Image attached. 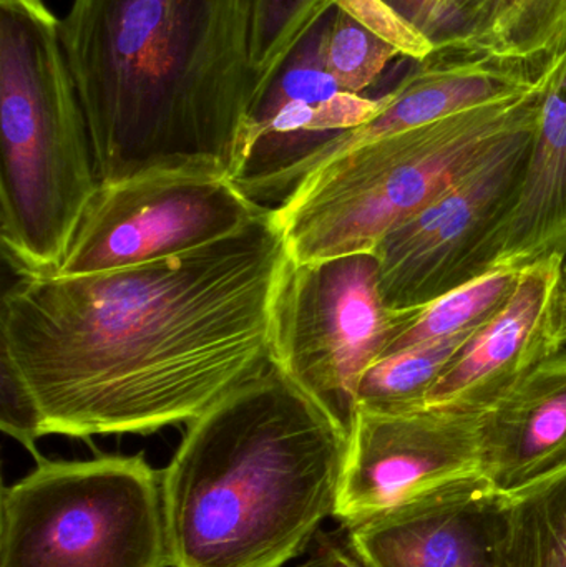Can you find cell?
<instances>
[{"instance_id": "6da1fadb", "label": "cell", "mask_w": 566, "mask_h": 567, "mask_svg": "<svg viewBox=\"0 0 566 567\" xmlns=\"http://www.w3.org/2000/svg\"><path fill=\"white\" fill-rule=\"evenodd\" d=\"M291 266L275 209L205 248L133 268L20 276L0 350L45 435L89 440L192 423L271 362Z\"/></svg>"}, {"instance_id": "7a4b0ae2", "label": "cell", "mask_w": 566, "mask_h": 567, "mask_svg": "<svg viewBox=\"0 0 566 567\" xmlns=\"http://www.w3.org/2000/svg\"><path fill=\"white\" fill-rule=\"evenodd\" d=\"M62 37L100 183L231 178L259 92L253 0H72Z\"/></svg>"}, {"instance_id": "3957f363", "label": "cell", "mask_w": 566, "mask_h": 567, "mask_svg": "<svg viewBox=\"0 0 566 567\" xmlns=\"http://www.w3.org/2000/svg\"><path fill=\"white\" fill-rule=\"evenodd\" d=\"M349 433L275 362L188 423L162 472L172 567H282L335 516Z\"/></svg>"}, {"instance_id": "277c9868", "label": "cell", "mask_w": 566, "mask_h": 567, "mask_svg": "<svg viewBox=\"0 0 566 567\" xmlns=\"http://www.w3.org/2000/svg\"><path fill=\"white\" fill-rule=\"evenodd\" d=\"M0 241L19 276L59 271L100 186L62 37L45 0H0Z\"/></svg>"}, {"instance_id": "5b68a950", "label": "cell", "mask_w": 566, "mask_h": 567, "mask_svg": "<svg viewBox=\"0 0 566 567\" xmlns=\"http://www.w3.org/2000/svg\"><path fill=\"white\" fill-rule=\"evenodd\" d=\"M548 76L521 95L368 143L309 173L275 208L291 261L374 252L455 179L537 128Z\"/></svg>"}, {"instance_id": "8992f818", "label": "cell", "mask_w": 566, "mask_h": 567, "mask_svg": "<svg viewBox=\"0 0 566 567\" xmlns=\"http://www.w3.org/2000/svg\"><path fill=\"white\" fill-rule=\"evenodd\" d=\"M0 567H172L162 472L143 453L40 460L2 488Z\"/></svg>"}, {"instance_id": "52a82bcc", "label": "cell", "mask_w": 566, "mask_h": 567, "mask_svg": "<svg viewBox=\"0 0 566 567\" xmlns=\"http://www.w3.org/2000/svg\"><path fill=\"white\" fill-rule=\"evenodd\" d=\"M395 320L375 252L291 261L276 302L271 360L349 433L362 377L384 353Z\"/></svg>"}, {"instance_id": "ba28073f", "label": "cell", "mask_w": 566, "mask_h": 567, "mask_svg": "<svg viewBox=\"0 0 566 567\" xmlns=\"http://www.w3.org/2000/svg\"><path fill=\"white\" fill-rule=\"evenodd\" d=\"M269 209L226 176L150 173L100 183L52 276L93 275L186 255L239 231Z\"/></svg>"}, {"instance_id": "9c48e42d", "label": "cell", "mask_w": 566, "mask_h": 567, "mask_svg": "<svg viewBox=\"0 0 566 567\" xmlns=\"http://www.w3.org/2000/svg\"><path fill=\"white\" fill-rule=\"evenodd\" d=\"M535 130L482 159L379 243L389 309L424 306L487 272L485 251L521 189Z\"/></svg>"}, {"instance_id": "30bf717a", "label": "cell", "mask_w": 566, "mask_h": 567, "mask_svg": "<svg viewBox=\"0 0 566 567\" xmlns=\"http://www.w3.org/2000/svg\"><path fill=\"white\" fill-rule=\"evenodd\" d=\"M487 410H356L335 518L368 522L459 480L484 475Z\"/></svg>"}, {"instance_id": "8fae6325", "label": "cell", "mask_w": 566, "mask_h": 567, "mask_svg": "<svg viewBox=\"0 0 566 567\" xmlns=\"http://www.w3.org/2000/svg\"><path fill=\"white\" fill-rule=\"evenodd\" d=\"M325 17L285 60L249 116L231 179L266 208L275 209L291 195L328 143L364 125L385 105V95L346 92L329 73L322 53Z\"/></svg>"}, {"instance_id": "7c38bea8", "label": "cell", "mask_w": 566, "mask_h": 567, "mask_svg": "<svg viewBox=\"0 0 566 567\" xmlns=\"http://www.w3.org/2000/svg\"><path fill=\"white\" fill-rule=\"evenodd\" d=\"M511 519L512 496L481 475L348 528L374 567H507Z\"/></svg>"}, {"instance_id": "4fadbf2b", "label": "cell", "mask_w": 566, "mask_h": 567, "mask_svg": "<svg viewBox=\"0 0 566 567\" xmlns=\"http://www.w3.org/2000/svg\"><path fill=\"white\" fill-rule=\"evenodd\" d=\"M560 268V252L521 268L511 299L462 347L428 405L488 410L564 349L557 332Z\"/></svg>"}, {"instance_id": "5bb4252c", "label": "cell", "mask_w": 566, "mask_h": 567, "mask_svg": "<svg viewBox=\"0 0 566 567\" xmlns=\"http://www.w3.org/2000/svg\"><path fill=\"white\" fill-rule=\"evenodd\" d=\"M566 470V349L485 412L484 475L514 496Z\"/></svg>"}, {"instance_id": "9a60e30c", "label": "cell", "mask_w": 566, "mask_h": 567, "mask_svg": "<svg viewBox=\"0 0 566 567\" xmlns=\"http://www.w3.org/2000/svg\"><path fill=\"white\" fill-rule=\"evenodd\" d=\"M566 249V49L544 96L521 189L485 251V269H521Z\"/></svg>"}, {"instance_id": "2e32d148", "label": "cell", "mask_w": 566, "mask_h": 567, "mask_svg": "<svg viewBox=\"0 0 566 567\" xmlns=\"http://www.w3.org/2000/svg\"><path fill=\"white\" fill-rule=\"evenodd\" d=\"M518 275L521 269H491L424 306L395 310V329L382 357L481 329L511 299Z\"/></svg>"}, {"instance_id": "e0dca14e", "label": "cell", "mask_w": 566, "mask_h": 567, "mask_svg": "<svg viewBox=\"0 0 566 567\" xmlns=\"http://www.w3.org/2000/svg\"><path fill=\"white\" fill-rule=\"evenodd\" d=\"M472 47L537 65H552L566 49V0H484Z\"/></svg>"}, {"instance_id": "ac0fdd59", "label": "cell", "mask_w": 566, "mask_h": 567, "mask_svg": "<svg viewBox=\"0 0 566 567\" xmlns=\"http://www.w3.org/2000/svg\"><path fill=\"white\" fill-rule=\"evenodd\" d=\"M475 330L381 357L362 377L358 409L399 413L428 406L429 393Z\"/></svg>"}, {"instance_id": "d6986e66", "label": "cell", "mask_w": 566, "mask_h": 567, "mask_svg": "<svg viewBox=\"0 0 566 567\" xmlns=\"http://www.w3.org/2000/svg\"><path fill=\"white\" fill-rule=\"evenodd\" d=\"M507 567H566V470L512 496Z\"/></svg>"}, {"instance_id": "ffe728a7", "label": "cell", "mask_w": 566, "mask_h": 567, "mask_svg": "<svg viewBox=\"0 0 566 567\" xmlns=\"http://www.w3.org/2000/svg\"><path fill=\"white\" fill-rule=\"evenodd\" d=\"M322 53L336 82L356 95H364L389 63L401 55L392 43L336 6L325 17Z\"/></svg>"}, {"instance_id": "44dd1931", "label": "cell", "mask_w": 566, "mask_h": 567, "mask_svg": "<svg viewBox=\"0 0 566 567\" xmlns=\"http://www.w3.org/2000/svg\"><path fill=\"white\" fill-rule=\"evenodd\" d=\"M335 6L336 0H253V62L258 73V99L292 50Z\"/></svg>"}, {"instance_id": "7402d4cb", "label": "cell", "mask_w": 566, "mask_h": 567, "mask_svg": "<svg viewBox=\"0 0 566 567\" xmlns=\"http://www.w3.org/2000/svg\"><path fill=\"white\" fill-rule=\"evenodd\" d=\"M0 426L17 440L37 462L42 460L37 442L43 439L42 412L25 380L17 372L9 357L0 350Z\"/></svg>"}, {"instance_id": "603a6c76", "label": "cell", "mask_w": 566, "mask_h": 567, "mask_svg": "<svg viewBox=\"0 0 566 567\" xmlns=\"http://www.w3.org/2000/svg\"><path fill=\"white\" fill-rule=\"evenodd\" d=\"M435 49L471 45L474 27L452 0H384ZM472 47V45H471Z\"/></svg>"}, {"instance_id": "cb8c5ba5", "label": "cell", "mask_w": 566, "mask_h": 567, "mask_svg": "<svg viewBox=\"0 0 566 567\" xmlns=\"http://www.w3.org/2000/svg\"><path fill=\"white\" fill-rule=\"evenodd\" d=\"M336 7L351 13L362 25L388 40L401 55L422 60L438 50L434 43L409 25L384 0H336Z\"/></svg>"}, {"instance_id": "d4e9b609", "label": "cell", "mask_w": 566, "mask_h": 567, "mask_svg": "<svg viewBox=\"0 0 566 567\" xmlns=\"http://www.w3.org/2000/svg\"><path fill=\"white\" fill-rule=\"evenodd\" d=\"M301 567H374L359 551L348 526L335 532H319L309 549L308 561Z\"/></svg>"}, {"instance_id": "484cf974", "label": "cell", "mask_w": 566, "mask_h": 567, "mask_svg": "<svg viewBox=\"0 0 566 567\" xmlns=\"http://www.w3.org/2000/svg\"><path fill=\"white\" fill-rule=\"evenodd\" d=\"M560 255V281H558L557 292V332L562 347L566 349V249Z\"/></svg>"}, {"instance_id": "4316f807", "label": "cell", "mask_w": 566, "mask_h": 567, "mask_svg": "<svg viewBox=\"0 0 566 567\" xmlns=\"http://www.w3.org/2000/svg\"><path fill=\"white\" fill-rule=\"evenodd\" d=\"M454 6L471 20L472 27L475 30V20H477L478 10H481L484 0H452Z\"/></svg>"}]
</instances>
